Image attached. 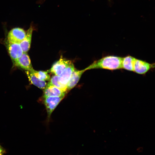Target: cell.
Here are the masks:
<instances>
[{
    "label": "cell",
    "mask_w": 155,
    "mask_h": 155,
    "mask_svg": "<svg viewBox=\"0 0 155 155\" xmlns=\"http://www.w3.org/2000/svg\"><path fill=\"white\" fill-rule=\"evenodd\" d=\"M123 57L109 55L94 61L86 68L87 70L93 69H104L111 70L122 69Z\"/></svg>",
    "instance_id": "1"
},
{
    "label": "cell",
    "mask_w": 155,
    "mask_h": 155,
    "mask_svg": "<svg viewBox=\"0 0 155 155\" xmlns=\"http://www.w3.org/2000/svg\"><path fill=\"white\" fill-rule=\"evenodd\" d=\"M155 69V63H150L145 61L135 58L133 72L142 75H145L149 71Z\"/></svg>",
    "instance_id": "2"
},
{
    "label": "cell",
    "mask_w": 155,
    "mask_h": 155,
    "mask_svg": "<svg viewBox=\"0 0 155 155\" xmlns=\"http://www.w3.org/2000/svg\"><path fill=\"white\" fill-rule=\"evenodd\" d=\"M26 32L23 28L16 27L12 28L8 32L7 41L13 43H20L24 39Z\"/></svg>",
    "instance_id": "3"
},
{
    "label": "cell",
    "mask_w": 155,
    "mask_h": 155,
    "mask_svg": "<svg viewBox=\"0 0 155 155\" xmlns=\"http://www.w3.org/2000/svg\"><path fill=\"white\" fill-rule=\"evenodd\" d=\"M14 65L26 71H31L34 69L27 53H24L19 58L13 61Z\"/></svg>",
    "instance_id": "4"
},
{
    "label": "cell",
    "mask_w": 155,
    "mask_h": 155,
    "mask_svg": "<svg viewBox=\"0 0 155 155\" xmlns=\"http://www.w3.org/2000/svg\"><path fill=\"white\" fill-rule=\"evenodd\" d=\"M71 62V61L67 60L61 56L60 59L53 65L49 72L59 76Z\"/></svg>",
    "instance_id": "5"
},
{
    "label": "cell",
    "mask_w": 155,
    "mask_h": 155,
    "mask_svg": "<svg viewBox=\"0 0 155 155\" xmlns=\"http://www.w3.org/2000/svg\"><path fill=\"white\" fill-rule=\"evenodd\" d=\"M64 97V96H50L44 97V103L49 117L53 111Z\"/></svg>",
    "instance_id": "6"
},
{
    "label": "cell",
    "mask_w": 155,
    "mask_h": 155,
    "mask_svg": "<svg viewBox=\"0 0 155 155\" xmlns=\"http://www.w3.org/2000/svg\"><path fill=\"white\" fill-rule=\"evenodd\" d=\"M7 46L8 53L13 61L20 57L24 53L20 43L7 41Z\"/></svg>",
    "instance_id": "7"
},
{
    "label": "cell",
    "mask_w": 155,
    "mask_h": 155,
    "mask_svg": "<svg viewBox=\"0 0 155 155\" xmlns=\"http://www.w3.org/2000/svg\"><path fill=\"white\" fill-rule=\"evenodd\" d=\"M66 92H64L57 87L49 84L46 85L44 91V97L64 96Z\"/></svg>",
    "instance_id": "8"
},
{
    "label": "cell",
    "mask_w": 155,
    "mask_h": 155,
    "mask_svg": "<svg viewBox=\"0 0 155 155\" xmlns=\"http://www.w3.org/2000/svg\"><path fill=\"white\" fill-rule=\"evenodd\" d=\"M75 69L73 64L71 62L58 76L59 81L62 84L67 86L72 74Z\"/></svg>",
    "instance_id": "9"
},
{
    "label": "cell",
    "mask_w": 155,
    "mask_h": 155,
    "mask_svg": "<svg viewBox=\"0 0 155 155\" xmlns=\"http://www.w3.org/2000/svg\"><path fill=\"white\" fill-rule=\"evenodd\" d=\"M34 28L32 24L26 31L24 39L20 43L24 53H27L30 48L32 32L34 30Z\"/></svg>",
    "instance_id": "10"
},
{
    "label": "cell",
    "mask_w": 155,
    "mask_h": 155,
    "mask_svg": "<svg viewBox=\"0 0 155 155\" xmlns=\"http://www.w3.org/2000/svg\"><path fill=\"white\" fill-rule=\"evenodd\" d=\"M86 70V68L80 70L75 69L72 73L67 84V90H70L74 87L79 82L82 74Z\"/></svg>",
    "instance_id": "11"
},
{
    "label": "cell",
    "mask_w": 155,
    "mask_h": 155,
    "mask_svg": "<svg viewBox=\"0 0 155 155\" xmlns=\"http://www.w3.org/2000/svg\"><path fill=\"white\" fill-rule=\"evenodd\" d=\"M26 73L29 80L32 84L40 89H44L46 85L45 81L37 78L31 71H26Z\"/></svg>",
    "instance_id": "12"
},
{
    "label": "cell",
    "mask_w": 155,
    "mask_h": 155,
    "mask_svg": "<svg viewBox=\"0 0 155 155\" xmlns=\"http://www.w3.org/2000/svg\"><path fill=\"white\" fill-rule=\"evenodd\" d=\"M135 58L130 55L123 57L122 69L133 71L134 65Z\"/></svg>",
    "instance_id": "13"
},
{
    "label": "cell",
    "mask_w": 155,
    "mask_h": 155,
    "mask_svg": "<svg viewBox=\"0 0 155 155\" xmlns=\"http://www.w3.org/2000/svg\"><path fill=\"white\" fill-rule=\"evenodd\" d=\"M50 80L49 84L53 85L64 92H66L67 86L62 84L59 81L58 76L55 75L53 76Z\"/></svg>",
    "instance_id": "14"
},
{
    "label": "cell",
    "mask_w": 155,
    "mask_h": 155,
    "mask_svg": "<svg viewBox=\"0 0 155 155\" xmlns=\"http://www.w3.org/2000/svg\"><path fill=\"white\" fill-rule=\"evenodd\" d=\"M31 71L40 80L45 81L50 80V76L46 71H37L34 69Z\"/></svg>",
    "instance_id": "15"
},
{
    "label": "cell",
    "mask_w": 155,
    "mask_h": 155,
    "mask_svg": "<svg viewBox=\"0 0 155 155\" xmlns=\"http://www.w3.org/2000/svg\"><path fill=\"white\" fill-rule=\"evenodd\" d=\"M6 153L5 150L0 144V155H3Z\"/></svg>",
    "instance_id": "16"
},
{
    "label": "cell",
    "mask_w": 155,
    "mask_h": 155,
    "mask_svg": "<svg viewBox=\"0 0 155 155\" xmlns=\"http://www.w3.org/2000/svg\"></svg>",
    "instance_id": "17"
}]
</instances>
